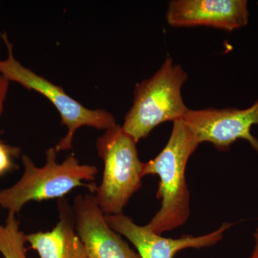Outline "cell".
I'll list each match as a JSON object with an SVG mask.
<instances>
[{"instance_id":"cell-1","label":"cell","mask_w":258,"mask_h":258,"mask_svg":"<svg viewBox=\"0 0 258 258\" xmlns=\"http://www.w3.org/2000/svg\"><path fill=\"white\" fill-rule=\"evenodd\" d=\"M200 142L182 119L173 122L169 141L159 154L143 162L142 175L159 177L157 198L161 208L147 226L161 235L187 222L190 216V193L186 181V168Z\"/></svg>"},{"instance_id":"cell-2","label":"cell","mask_w":258,"mask_h":258,"mask_svg":"<svg viewBox=\"0 0 258 258\" xmlns=\"http://www.w3.org/2000/svg\"><path fill=\"white\" fill-rule=\"evenodd\" d=\"M57 154L55 147L49 148L45 152V165L41 167H37L28 155L22 156L21 178L10 187L0 190V207L8 210V215H16L31 201L60 200L80 186L94 194L98 168L81 164L74 154L59 163Z\"/></svg>"},{"instance_id":"cell-3","label":"cell","mask_w":258,"mask_h":258,"mask_svg":"<svg viewBox=\"0 0 258 258\" xmlns=\"http://www.w3.org/2000/svg\"><path fill=\"white\" fill-rule=\"evenodd\" d=\"M188 75L167 57L157 73L136 86L133 105L125 115L123 128L138 143L166 121L182 119L189 108L181 87Z\"/></svg>"},{"instance_id":"cell-4","label":"cell","mask_w":258,"mask_h":258,"mask_svg":"<svg viewBox=\"0 0 258 258\" xmlns=\"http://www.w3.org/2000/svg\"><path fill=\"white\" fill-rule=\"evenodd\" d=\"M137 144L118 124L97 139V153L104 170L93 195L105 215L123 213L130 199L142 188L143 162L139 159Z\"/></svg>"},{"instance_id":"cell-5","label":"cell","mask_w":258,"mask_h":258,"mask_svg":"<svg viewBox=\"0 0 258 258\" xmlns=\"http://www.w3.org/2000/svg\"><path fill=\"white\" fill-rule=\"evenodd\" d=\"M6 45L8 57L0 60V74L10 82L18 83L24 88L36 91L52 103L60 115L62 124L68 132L55 146L57 152L72 149L74 136L83 126L92 127L98 130H107L117 124L115 117L103 109H90L64 92L63 88L28 69L15 58L13 44L6 32L1 34Z\"/></svg>"},{"instance_id":"cell-6","label":"cell","mask_w":258,"mask_h":258,"mask_svg":"<svg viewBox=\"0 0 258 258\" xmlns=\"http://www.w3.org/2000/svg\"><path fill=\"white\" fill-rule=\"evenodd\" d=\"M182 120L200 144L210 142L226 152L236 141L244 139L258 153V140L251 134L252 125H258V99L246 109H189Z\"/></svg>"},{"instance_id":"cell-7","label":"cell","mask_w":258,"mask_h":258,"mask_svg":"<svg viewBox=\"0 0 258 258\" xmlns=\"http://www.w3.org/2000/svg\"><path fill=\"white\" fill-rule=\"evenodd\" d=\"M72 208L75 231L87 258H141L108 225L93 194L77 195Z\"/></svg>"},{"instance_id":"cell-8","label":"cell","mask_w":258,"mask_h":258,"mask_svg":"<svg viewBox=\"0 0 258 258\" xmlns=\"http://www.w3.org/2000/svg\"><path fill=\"white\" fill-rule=\"evenodd\" d=\"M105 219L112 230L124 236L134 244L141 258H174L182 249L211 247L220 242L224 232L233 225L225 222L217 230L202 236L166 238L153 232L147 225H137L123 213L105 215Z\"/></svg>"},{"instance_id":"cell-9","label":"cell","mask_w":258,"mask_h":258,"mask_svg":"<svg viewBox=\"0 0 258 258\" xmlns=\"http://www.w3.org/2000/svg\"><path fill=\"white\" fill-rule=\"evenodd\" d=\"M246 0H173L166 11L172 27H211L232 31L248 24Z\"/></svg>"},{"instance_id":"cell-10","label":"cell","mask_w":258,"mask_h":258,"mask_svg":"<svg viewBox=\"0 0 258 258\" xmlns=\"http://www.w3.org/2000/svg\"><path fill=\"white\" fill-rule=\"evenodd\" d=\"M26 241L32 249L37 251L40 258H62L66 244L63 223L59 220L51 231L28 234Z\"/></svg>"},{"instance_id":"cell-11","label":"cell","mask_w":258,"mask_h":258,"mask_svg":"<svg viewBox=\"0 0 258 258\" xmlns=\"http://www.w3.org/2000/svg\"><path fill=\"white\" fill-rule=\"evenodd\" d=\"M26 242L16 215H8L5 225L0 224V253L4 258H28Z\"/></svg>"},{"instance_id":"cell-12","label":"cell","mask_w":258,"mask_h":258,"mask_svg":"<svg viewBox=\"0 0 258 258\" xmlns=\"http://www.w3.org/2000/svg\"><path fill=\"white\" fill-rule=\"evenodd\" d=\"M59 220L63 223L64 231V251L62 258H87L84 246L74 229L72 206L66 199L57 202Z\"/></svg>"},{"instance_id":"cell-13","label":"cell","mask_w":258,"mask_h":258,"mask_svg":"<svg viewBox=\"0 0 258 258\" xmlns=\"http://www.w3.org/2000/svg\"><path fill=\"white\" fill-rule=\"evenodd\" d=\"M20 148L8 145L3 140L0 142V176L18 169L14 159L20 157Z\"/></svg>"},{"instance_id":"cell-14","label":"cell","mask_w":258,"mask_h":258,"mask_svg":"<svg viewBox=\"0 0 258 258\" xmlns=\"http://www.w3.org/2000/svg\"><path fill=\"white\" fill-rule=\"evenodd\" d=\"M10 81L0 74V116L4 111L5 100L8 96Z\"/></svg>"},{"instance_id":"cell-15","label":"cell","mask_w":258,"mask_h":258,"mask_svg":"<svg viewBox=\"0 0 258 258\" xmlns=\"http://www.w3.org/2000/svg\"><path fill=\"white\" fill-rule=\"evenodd\" d=\"M254 237L255 239V245H254L252 254L248 258H258V227L254 233Z\"/></svg>"},{"instance_id":"cell-16","label":"cell","mask_w":258,"mask_h":258,"mask_svg":"<svg viewBox=\"0 0 258 258\" xmlns=\"http://www.w3.org/2000/svg\"><path fill=\"white\" fill-rule=\"evenodd\" d=\"M4 130H3V129H0V142H1V141H3V139H1V137L3 135V134H4Z\"/></svg>"}]
</instances>
